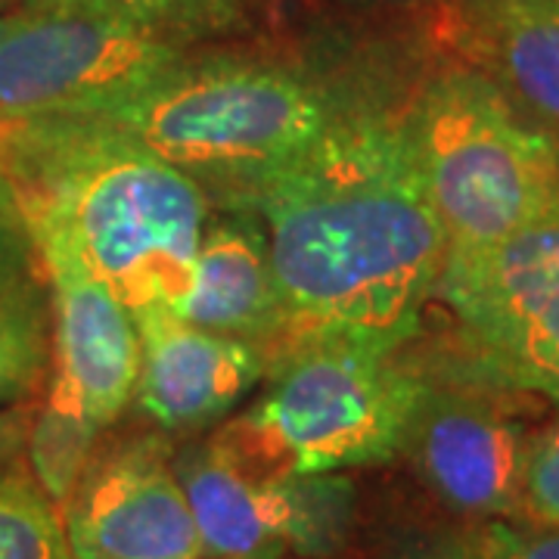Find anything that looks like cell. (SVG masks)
I'll list each match as a JSON object with an SVG mask.
<instances>
[{
  "label": "cell",
  "mask_w": 559,
  "mask_h": 559,
  "mask_svg": "<svg viewBox=\"0 0 559 559\" xmlns=\"http://www.w3.org/2000/svg\"><path fill=\"white\" fill-rule=\"evenodd\" d=\"M345 100L299 66L190 53L116 109V124L224 205L249 209L314 146Z\"/></svg>",
  "instance_id": "cell-3"
},
{
  "label": "cell",
  "mask_w": 559,
  "mask_h": 559,
  "mask_svg": "<svg viewBox=\"0 0 559 559\" xmlns=\"http://www.w3.org/2000/svg\"><path fill=\"white\" fill-rule=\"evenodd\" d=\"M38 249L32 240L28 221L22 215L20 200L0 171V296L35 280Z\"/></svg>",
  "instance_id": "cell-21"
},
{
  "label": "cell",
  "mask_w": 559,
  "mask_h": 559,
  "mask_svg": "<svg viewBox=\"0 0 559 559\" xmlns=\"http://www.w3.org/2000/svg\"><path fill=\"white\" fill-rule=\"evenodd\" d=\"M491 385L426 380L401 454L444 507L473 520H522L532 436Z\"/></svg>",
  "instance_id": "cell-10"
},
{
  "label": "cell",
  "mask_w": 559,
  "mask_h": 559,
  "mask_svg": "<svg viewBox=\"0 0 559 559\" xmlns=\"http://www.w3.org/2000/svg\"><path fill=\"white\" fill-rule=\"evenodd\" d=\"M407 559H460L457 550L451 547V544H444V547H439V550H426V554H414V557Z\"/></svg>",
  "instance_id": "cell-23"
},
{
  "label": "cell",
  "mask_w": 559,
  "mask_h": 559,
  "mask_svg": "<svg viewBox=\"0 0 559 559\" xmlns=\"http://www.w3.org/2000/svg\"><path fill=\"white\" fill-rule=\"evenodd\" d=\"M399 121L448 252L495 246L559 202V143L476 72L436 75Z\"/></svg>",
  "instance_id": "cell-5"
},
{
  "label": "cell",
  "mask_w": 559,
  "mask_h": 559,
  "mask_svg": "<svg viewBox=\"0 0 559 559\" xmlns=\"http://www.w3.org/2000/svg\"><path fill=\"white\" fill-rule=\"evenodd\" d=\"M205 559H215V557H205Z\"/></svg>",
  "instance_id": "cell-25"
},
{
  "label": "cell",
  "mask_w": 559,
  "mask_h": 559,
  "mask_svg": "<svg viewBox=\"0 0 559 559\" xmlns=\"http://www.w3.org/2000/svg\"><path fill=\"white\" fill-rule=\"evenodd\" d=\"M175 473L205 554L215 559H318L336 554L355 516V485L299 476L252 454L227 426L175 454Z\"/></svg>",
  "instance_id": "cell-7"
},
{
  "label": "cell",
  "mask_w": 559,
  "mask_h": 559,
  "mask_svg": "<svg viewBox=\"0 0 559 559\" xmlns=\"http://www.w3.org/2000/svg\"><path fill=\"white\" fill-rule=\"evenodd\" d=\"M180 318L249 345L293 340V318L280 289L264 224L249 209L205 221L193 280L175 305Z\"/></svg>",
  "instance_id": "cell-14"
},
{
  "label": "cell",
  "mask_w": 559,
  "mask_h": 559,
  "mask_svg": "<svg viewBox=\"0 0 559 559\" xmlns=\"http://www.w3.org/2000/svg\"><path fill=\"white\" fill-rule=\"evenodd\" d=\"M53 293L57 373L69 380L100 429L134 399L140 336L134 311L57 242H35Z\"/></svg>",
  "instance_id": "cell-12"
},
{
  "label": "cell",
  "mask_w": 559,
  "mask_h": 559,
  "mask_svg": "<svg viewBox=\"0 0 559 559\" xmlns=\"http://www.w3.org/2000/svg\"><path fill=\"white\" fill-rule=\"evenodd\" d=\"M554 3H557V10H559V0H554Z\"/></svg>",
  "instance_id": "cell-24"
},
{
  "label": "cell",
  "mask_w": 559,
  "mask_h": 559,
  "mask_svg": "<svg viewBox=\"0 0 559 559\" xmlns=\"http://www.w3.org/2000/svg\"><path fill=\"white\" fill-rule=\"evenodd\" d=\"M165 38L190 47L193 40L221 32L240 20L242 0H103Z\"/></svg>",
  "instance_id": "cell-18"
},
{
  "label": "cell",
  "mask_w": 559,
  "mask_h": 559,
  "mask_svg": "<svg viewBox=\"0 0 559 559\" xmlns=\"http://www.w3.org/2000/svg\"><path fill=\"white\" fill-rule=\"evenodd\" d=\"M140 336V411L165 432H193L221 419L259 382L267 355L183 320L168 305L134 311Z\"/></svg>",
  "instance_id": "cell-11"
},
{
  "label": "cell",
  "mask_w": 559,
  "mask_h": 559,
  "mask_svg": "<svg viewBox=\"0 0 559 559\" xmlns=\"http://www.w3.org/2000/svg\"><path fill=\"white\" fill-rule=\"evenodd\" d=\"M522 520L559 525V423L528 441L522 476Z\"/></svg>",
  "instance_id": "cell-20"
},
{
  "label": "cell",
  "mask_w": 559,
  "mask_h": 559,
  "mask_svg": "<svg viewBox=\"0 0 559 559\" xmlns=\"http://www.w3.org/2000/svg\"><path fill=\"white\" fill-rule=\"evenodd\" d=\"M50 333L38 280L0 296V407L28 399L47 373Z\"/></svg>",
  "instance_id": "cell-16"
},
{
  "label": "cell",
  "mask_w": 559,
  "mask_h": 559,
  "mask_svg": "<svg viewBox=\"0 0 559 559\" xmlns=\"http://www.w3.org/2000/svg\"><path fill=\"white\" fill-rule=\"evenodd\" d=\"M28 417L25 411H0V463L13 460L25 444L28 432Z\"/></svg>",
  "instance_id": "cell-22"
},
{
  "label": "cell",
  "mask_w": 559,
  "mask_h": 559,
  "mask_svg": "<svg viewBox=\"0 0 559 559\" xmlns=\"http://www.w3.org/2000/svg\"><path fill=\"white\" fill-rule=\"evenodd\" d=\"M399 348L364 333H299L277 352L264 399L227 429L252 454L299 476L389 463L404 451L426 389Z\"/></svg>",
  "instance_id": "cell-4"
},
{
  "label": "cell",
  "mask_w": 559,
  "mask_h": 559,
  "mask_svg": "<svg viewBox=\"0 0 559 559\" xmlns=\"http://www.w3.org/2000/svg\"><path fill=\"white\" fill-rule=\"evenodd\" d=\"M60 510L75 559L209 557L175 451L156 432L97 444Z\"/></svg>",
  "instance_id": "cell-9"
},
{
  "label": "cell",
  "mask_w": 559,
  "mask_h": 559,
  "mask_svg": "<svg viewBox=\"0 0 559 559\" xmlns=\"http://www.w3.org/2000/svg\"><path fill=\"white\" fill-rule=\"evenodd\" d=\"M249 212H259L267 230L293 340L318 330L395 345L414 336L439 286L448 240L399 116L345 103Z\"/></svg>",
  "instance_id": "cell-1"
},
{
  "label": "cell",
  "mask_w": 559,
  "mask_h": 559,
  "mask_svg": "<svg viewBox=\"0 0 559 559\" xmlns=\"http://www.w3.org/2000/svg\"><path fill=\"white\" fill-rule=\"evenodd\" d=\"M100 426L87 414L81 395L69 385L66 377L53 370L47 382V395L40 407L28 417V469L44 488V495L57 507L72 495L81 469L100 444Z\"/></svg>",
  "instance_id": "cell-15"
},
{
  "label": "cell",
  "mask_w": 559,
  "mask_h": 559,
  "mask_svg": "<svg viewBox=\"0 0 559 559\" xmlns=\"http://www.w3.org/2000/svg\"><path fill=\"white\" fill-rule=\"evenodd\" d=\"M183 57L103 0H16L0 10V121L103 116Z\"/></svg>",
  "instance_id": "cell-6"
},
{
  "label": "cell",
  "mask_w": 559,
  "mask_h": 559,
  "mask_svg": "<svg viewBox=\"0 0 559 559\" xmlns=\"http://www.w3.org/2000/svg\"><path fill=\"white\" fill-rule=\"evenodd\" d=\"M7 175L35 242H57L131 311L175 308L209 221L197 180L103 119L0 121Z\"/></svg>",
  "instance_id": "cell-2"
},
{
  "label": "cell",
  "mask_w": 559,
  "mask_h": 559,
  "mask_svg": "<svg viewBox=\"0 0 559 559\" xmlns=\"http://www.w3.org/2000/svg\"><path fill=\"white\" fill-rule=\"evenodd\" d=\"M460 559H559V525L532 520H479L451 540Z\"/></svg>",
  "instance_id": "cell-19"
},
{
  "label": "cell",
  "mask_w": 559,
  "mask_h": 559,
  "mask_svg": "<svg viewBox=\"0 0 559 559\" xmlns=\"http://www.w3.org/2000/svg\"><path fill=\"white\" fill-rule=\"evenodd\" d=\"M436 289L479 377L559 411V202L495 246L448 252Z\"/></svg>",
  "instance_id": "cell-8"
},
{
  "label": "cell",
  "mask_w": 559,
  "mask_h": 559,
  "mask_svg": "<svg viewBox=\"0 0 559 559\" xmlns=\"http://www.w3.org/2000/svg\"><path fill=\"white\" fill-rule=\"evenodd\" d=\"M0 559H75L62 510L22 463H0Z\"/></svg>",
  "instance_id": "cell-17"
},
{
  "label": "cell",
  "mask_w": 559,
  "mask_h": 559,
  "mask_svg": "<svg viewBox=\"0 0 559 559\" xmlns=\"http://www.w3.org/2000/svg\"><path fill=\"white\" fill-rule=\"evenodd\" d=\"M441 40L522 119L559 143V10L554 0H451Z\"/></svg>",
  "instance_id": "cell-13"
}]
</instances>
